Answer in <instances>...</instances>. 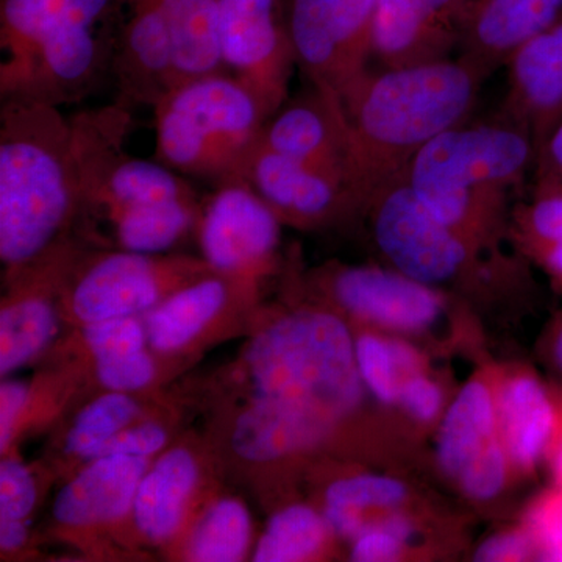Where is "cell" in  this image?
Wrapping results in <instances>:
<instances>
[{
    "label": "cell",
    "instance_id": "1",
    "mask_svg": "<svg viewBox=\"0 0 562 562\" xmlns=\"http://www.w3.org/2000/svg\"><path fill=\"white\" fill-rule=\"evenodd\" d=\"M487 77L464 58L369 69L344 92L349 190L355 205L402 180L416 155L468 122Z\"/></svg>",
    "mask_w": 562,
    "mask_h": 562
},
{
    "label": "cell",
    "instance_id": "2",
    "mask_svg": "<svg viewBox=\"0 0 562 562\" xmlns=\"http://www.w3.org/2000/svg\"><path fill=\"white\" fill-rule=\"evenodd\" d=\"M124 0H0V101L61 106L111 79Z\"/></svg>",
    "mask_w": 562,
    "mask_h": 562
},
{
    "label": "cell",
    "instance_id": "3",
    "mask_svg": "<svg viewBox=\"0 0 562 562\" xmlns=\"http://www.w3.org/2000/svg\"><path fill=\"white\" fill-rule=\"evenodd\" d=\"M79 205L72 116L49 103L0 101V257L38 260Z\"/></svg>",
    "mask_w": 562,
    "mask_h": 562
},
{
    "label": "cell",
    "instance_id": "4",
    "mask_svg": "<svg viewBox=\"0 0 562 562\" xmlns=\"http://www.w3.org/2000/svg\"><path fill=\"white\" fill-rule=\"evenodd\" d=\"M255 401L335 425L357 408L361 376L349 328L330 313L299 312L261 331L247 351Z\"/></svg>",
    "mask_w": 562,
    "mask_h": 562
},
{
    "label": "cell",
    "instance_id": "5",
    "mask_svg": "<svg viewBox=\"0 0 562 562\" xmlns=\"http://www.w3.org/2000/svg\"><path fill=\"white\" fill-rule=\"evenodd\" d=\"M154 111L158 160L217 183L239 176L271 120L249 85L228 70L177 85Z\"/></svg>",
    "mask_w": 562,
    "mask_h": 562
},
{
    "label": "cell",
    "instance_id": "6",
    "mask_svg": "<svg viewBox=\"0 0 562 562\" xmlns=\"http://www.w3.org/2000/svg\"><path fill=\"white\" fill-rule=\"evenodd\" d=\"M535 140L498 117L441 133L416 155L403 180L416 194L506 191L535 171Z\"/></svg>",
    "mask_w": 562,
    "mask_h": 562
},
{
    "label": "cell",
    "instance_id": "7",
    "mask_svg": "<svg viewBox=\"0 0 562 562\" xmlns=\"http://www.w3.org/2000/svg\"><path fill=\"white\" fill-rule=\"evenodd\" d=\"M373 235L395 271L420 283H449L469 271L491 277L476 266V247L443 225L422 205L405 180H397L371 202Z\"/></svg>",
    "mask_w": 562,
    "mask_h": 562
},
{
    "label": "cell",
    "instance_id": "8",
    "mask_svg": "<svg viewBox=\"0 0 562 562\" xmlns=\"http://www.w3.org/2000/svg\"><path fill=\"white\" fill-rule=\"evenodd\" d=\"M379 0H286L295 63L314 88L341 98L369 70Z\"/></svg>",
    "mask_w": 562,
    "mask_h": 562
},
{
    "label": "cell",
    "instance_id": "9",
    "mask_svg": "<svg viewBox=\"0 0 562 562\" xmlns=\"http://www.w3.org/2000/svg\"><path fill=\"white\" fill-rule=\"evenodd\" d=\"M225 68L260 98L269 116L288 101L295 63L286 0H217Z\"/></svg>",
    "mask_w": 562,
    "mask_h": 562
},
{
    "label": "cell",
    "instance_id": "10",
    "mask_svg": "<svg viewBox=\"0 0 562 562\" xmlns=\"http://www.w3.org/2000/svg\"><path fill=\"white\" fill-rule=\"evenodd\" d=\"M438 461L473 501H491L506 482L508 453L498 428L497 403L486 383L471 382L443 417Z\"/></svg>",
    "mask_w": 562,
    "mask_h": 562
},
{
    "label": "cell",
    "instance_id": "11",
    "mask_svg": "<svg viewBox=\"0 0 562 562\" xmlns=\"http://www.w3.org/2000/svg\"><path fill=\"white\" fill-rule=\"evenodd\" d=\"M201 246L206 265L239 273L271 261L280 239V220L243 179L217 183L201 213Z\"/></svg>",
    "mask_w": 562,
    "mask_h": 562
},
{
    "label": "cell",
    "instance_id": "12",
    "mask_svg": "<svg viewBox=\"0 0 562 562\" xmlns=\"http://www.w3.org/2000/svg\"><path fill=\"white\" fill-rule=\"evenodd\" d=\"M111 79L125 109H154L177 87L172 21L158 0H124Z\"/></svg>",
    "mask_w": 562,
    "mask_h": 562
},
{
    "label": "cell",
    "instance_id": "13",
    "mask_svg": "<svg viewBox=\"0 0 562 562\" xmlns=\"http://www.w3.org/2000/svg\"><path fill=\"white\" fill-rule=\"evenodd\" d=\"M472 0H379L372 58L382 68L446 60L460 49Z\"/></svg>",
    "mask_w": 562,
    "mask_h": 562
},
{
    "label": "cell",
    "instance_id": "14",
    "mask_svg": "<svg viewBox=\"0 0 562 562\" xmlns=\"http://www.w3.org/2000/svg\"><path fill=\"white\" fill-rule=\"evenodd\" d=\"M260 143L277 154L344 181L349 188V146L338 95L313 87L308 95L288 105L284 103L266 122Z\"/></svg>",
    "mask_w": 562,
    "mask_h": 562
},
{
    "label": "cell",
    "instance_id": "15",
    "mask_svg": "<svg viewBox=\"0 0 562 562\" xmlns=\"http://www.w3.org/2000/svg\"><path fill=\"white\" fill-rule=\"evenodd\" d=\"M502 120L524 128L536 151L562 122V18L525 43L506 63Z\"/></svg>",
    "mask_w": 562,
    "mask_h": 562
},
{
    "label": "cell",
    "instance_id": "16",
    "mask_svg": "<svg viewBox=\"0 0 562 562\" xmlns=\"http://www.w3.org/2000/svg\"><path fill=\"white\" fill-rule=\"evenodd\" d=\"M236 179H243L271 206L279 220L310 224L342 206L355 205L344 181L277 154L258 140Z\"/></svg>",
    "mask_w": 562,
    "mask_h": 562
},
{
    "label": "cell",
    "instance_id": "17",
    "mask_svg": "<svg viewBox=\"0 0 562 562\" xmlns=\"http://www.w3.org/2000/svg\"><path fill=\"white\" fill-rule=\"evenodd\" d=\"M330 283L347 312L391 330H424L441 314L438 292L398 271L344 268Z\"/></svg>",
    "mask_w": 562,
    "mask_h": 562
},
{
    "label": "cell",
    "instance_id": "18",
    "mask_svg": "<svg viewBox=\"0 0 562 562\" xmlns=\"http://www.w3.org/2000/svg\"><path fill=\"white\" fill-rule=\"evenodd\" d=\"M562 18V0H472L458 57L490 77Z\"/></svg>",
    "mask_w": 562,
    "mask_h": 562
},
{
    "label": "cell",
    "instance_id": "19",
    "mask_svg": "<svg viewBox=\"0 0 562 562\" xmlns=\"http://www.w3.org/2000/svg\"><path fill=\"white\" fill-rule=\"evenodd\" d=\"M165 268L138 251H116L92 262L72 291V310L80 321L131 317L157 303Z\"/></svg>",
    "mask_w": 562,
    "mask_h": 562
},
{
    "label": "cell",
    "instance_id": "20",
    "mask_svg": "<svg viewBox=\"0 0 562 562\" xmlns=\"http://www.w3.org/2000/svg\"><path fill=\"white\" fill-rule=\"evenodd\" d=\"M146 473L144 458L105 454L58 494L54 516L65 525H94L121 519L133 508L136 490Z\"/></svg>",
    "mask_w": 562,
    "mask_h": 562
},
{
    "label": "cell",
    "instance_id": "21",
    "mask_svg": "<svg viewBox=\"0 0 562 562\" xmlns=\"http://www.w3.org/2000/svg\"><path fill=\"white\" fill-rule=\"evenodd\" d=\"M495 403L509 460L524 471H532L552 449L560 405L546 384L531 373L512 376L503 384Z\"/></svg>",
    "mask_w": 562,
    "mask_h": 562
},
{
    "label": "cell",
    "instance_id": "22",
    "mask_svg": "<svg viewBox=\"0 0 562 562\" xmlns=\"http://www.w3.org/2000/svg\"><path fill=\"white\" fill-rule=\"evenodd\" d=\"M331 428L319 417L254 402L236 422L232 443L244 460L272 461L316 446Z\"/></svg>",
    "mask_w": 562,
    "mask_h": 562
},
{
    "label": "cell",
    "instance_id": "23",
    "mask_svg": "<svg viewBox=\"0 0 562 562\" xmlns=\"http://www.w3.org/2000/svg\"><path fill=\"white\" fill-rule=\"evenodd\" d=\"M198 482V464L188 450L162 454L144 473L133 502L136 527L151 541H165L177 531L188 498Z\"/></svg>",
    "mask_w": 562,
    "mask_h": 562
},
{
    "label": "cell",
    "instance_id": "24",
    "mask_svg": "<svg viewBox=\"0 0 562 562\" xmlns=\"http://www.w3.org/2000/svg\"><path fill=\"white\" fill-rule=\"evenodd\" d=\"M228 286L221 279H203L181 288L162 302L147 322L155 349L177 350L187 346L225 305Z\"/></svg>",
    "mask_w": 562,
    "mask_h": 562
},
{
    "label": "cell",
    "instance_id": "25",
    "mask_svg": "<svg viewBox=\"0 0 562 562\" xmlns=\"http://www.w3.org/2000/svg\"><path fill=\"white\" fill-rule=\"evenodd\" d=\"M57 333V313L43 297L11 303L0 314V372L14 371L38 355Z\"/></svg>",
    "mask_w": 562,
    "mask_h": 562
},
{
    "label": "cell",
    "instance_id": "26",
    "mask_svg": "<svg viewBox=\"0 0 562 562\" xmlns=\"http://www.w3.org/2000/svg\"><path fill=\"white\" fill-rule=\"evenodd\" d=\"M325 517L310 506L294 505L272 517L255 550L257 562H294L308 560L327 536Z\"/></svg>",
    "mask_w": 562,
    "mask_h": 562
},
{
    "label": "cell",
    "instance_id": "27",
    "mask_svg": "<svg viewBox=\"0 0 562 562\" xmlns=\"http://www.w3.org/2000/svg\"><path fill=\"white\" fill-rule=\"evenodd\" d=\"M249 542V513L243 503L227 498L203 514L192 535L190 557L199 562L239 561Z\"/></svg>",
    "mask_w": 562,
    "mask_h": 562
},
{
    "label": "cell",
    "instance_id": "28",
    "mask_svg": "<svg viewBox=\"0 0 562 562\" xmlns=\"http://www.w3.org/2000/svg\"><path fill=\"white\" fill-rule=\"evenodd\" d=\"M138 413V406L128 395L114 391L95 398L77 416L66 439V450L77 457H99L103 447L124 430Z\"/></svg>",
    "mask_w": 562,
    "mask_h": 562
},
{
    "label": "cell",
    "instance_id": "29",
    "mask_svg": "<svg viewBox=\"0 0 562 562\" xmlns=\"http://www.w3.org/2000/svg\"><path fill=\"white\" fill-rule=\"evenodd\" d=\"M516 217L532 257L562 244V181L535 180L532 199L519 206Z\"/></svg>",
    "mask_w": 562,
    "mask_h": 562
},
{
    "label": "cell",
    "instance_id": "30",
    "mask_svg": "<svg viewBox=\"0 0 562 562\" xmlns=\"http://www.w3.org/2000/svg\"><path fill=\"white\" fill-rule=\"evenodd\" d=\"M355 358L361 382L369 391L382 403L398 402L402 384L408 376L403 371L395 341L362 335L355 342Z\"/></svg>",
    "mask_w": 562,
    "mask_h": 562
},
{
    "label": "cell",
    "instance_id": "31",
    "mask_svg": "<svg viewBox=\"0 0 562 562\" xmlns=\"http://www.w3.org/2000/svg\"><path fill=\"white\" fill-rule=\"evenodd\" d=\"M405 498V484L398 480L357 475L333 483L325 495V506H338L366 517L369 509H395Z\"/></svg>",
    "mask_w": 562,
    "mask_h": 562
},
{
    "label": "cell",
    "instance_id": "32",
    "mask_svg": "<svg viewBox=\"0 0 562 562\" xmlns=\"http://www.w3.org/2000/svg\"><path fill=\"white\" fill-rule=\"evenodd\" d=\"M83 336L95 360L136 353L146 346L143 327L133 316L91 322L85 327Z\"/></svg>",
    "mask_w": 562,
    "mask_h": 562
},
{
    "label": "cell",
    "instance_id": "33",
    "mask_svg": "<svg viewBox=\"0 0 562 562\" xmlns=\"http://www.w3.org/2000/svg\"><path fill=\"white\" fill-rule=\"evenodd\" d=\"M528 522L538 557L543 561L562 562V487L557 486L532 506Z\"/></svg>",
    "mask_w": 562,
    "mask_h": 562
},
{
    "label": "cell",
    "instance_id": "34",
    "mask_svg": "<svg viewBox=\"0 0 562 562\" xmlns=\"http://www.w3.org/2000/svg\"><path fill=\"white\" fill-rule=\"evenodd\" d=\"M95 372L103 386L111 391L127 392L149 384L155 375V366L146 350H143L121 357L98 358Z\"/></svg>",
    "mask_w": 562,
    "mask_h": 562
},
{
    "label": "cell",
    "instance_id": "35",
    "mask_svg": "<svg viewBox=\"0 0 562 562\" xmlns=\"http://www.w3.org/2000/svg\"><path fill=\"white\" fill-rule=\"evenodd\" d=\"M36 490L31 472L14 460L0 465V519L24 520L35 506Z\"/></svg>",
    "mask_w": 562,
    "mask_h": 562
},
{
    "label": "cell",
    "instance_id": "36",
    "mask_svg": "<svg viewBox=\"0 0 562 562\" xmlns=\"http://www.w3.org/2000/svg\"><path fill=\"white\" fill-rule=\"evenodd\" d=\"M398 402L414 419L431 422L441 413L443 394L432 380L416 373L403 382Z\"/></svg>",
    "mask_w": 562,
    "mask_h": 562
},
{
    "label": "cell",
    "instance_id": "37",
    "mask_svg": "<svg viewBox=\"0 0 562 562\" xmlns=\"http://www.w3.org/2000/svg\"><path fill=\"white\" fill-rule=\"evenodd\" d=\"M166 443V431L160 425L143 424L136 427L122 430L99 453L125 454V457L146 458L157 453ZM98 457V458H99Z\"/></svg>",
    "mask_w": 562,
    "mask_h": 562
},
{
    "label": "cell",
    "instance_id": "38",
    "mask_svg": "<svg viewBox=\"0 0 562 562\" xmlns=\"http://www.w3.org/2000/svg\"><path fill=\"white\" fill-rule=\"evenodd\" d=\"M405 543L387 530L382 522L371 524L358 538L351 549V560L358 562H390L398 560Z\"/></svg>",
    "mask_w": 562,
    "mask_h": 562
},
{
    "label": "cell",
    "instance_id": "39",
    "mask_svg": "<svg viewBox=\"0 0 562 562\" xmlns=\"http://www.w3.org/2000/svg\"><path fill=\"white\" fill-rule=\"evenodd\" d=\"M538 554L536 550L535 538L530 530L503 532L494 536L482 543L476 552V561L483 562H503V561H525Z\"/></svg>",
    "mask_w": 562,
    "mask_h": 562
},
{
    "label": "cell",
    "instance_id": "40",
    "mask_svg": "<svg viewBox=\"0 0 562 562\" xmlns=\"http://www.w3.org/2000/svg\"><path fill=\"white\" fill-rule=\"evenodd\" d=\"M29 391L24 384L16 382L2 383L0 387V449L5 450L13 435L18 416L27 403Z\"/></svg>",
    "mask_w": 562,
    "mask_h": 562
},
{
    "label": "cell",
    "instance_id": "41",
    "mask_svg": "<svg viewBox=\"0 0 562 562\" xmlns=\"http://www.w3.org/2000/svg\"><path fill=\"white\" fill-rule=\"evenodd\" d=\"M532 179L562 181V122L538 147Z\"/></svg>",
    "mask_w": 562,
    "mask_h": 562
},
{
    "label": "cell",
    "instance_id": "42",
    "mask_svg": "<svg viewBox=\"0 0 562 562\" xmlns=\"http://www.w3.org/2000/svg\"><path fill=\"white\" fill-rule=\"evenodd\" d=\"M27 539L24 520L0 519V547L3 550L20 549Z\"/></svg>",
    "mask_w": 562,
    "mask_h": 562
},
{
    "label": "cell",
    "instance_id": "43",
    "mask_svg": "<svg viewBox=\"0 0 562 562\" xmlns=\"http://www.w3.org/2000/svg\"><path fill=\"white\" fill-rule=\"evenodd\" d=\"M547 358L554 372L562 379V316L553 325L547 341Z\"/></svg>",
    "mask_w": 562,
    "mask_h": 562
},
{
    "label": "cell",
    "instance_id": "44",
    "mask_svg": "<svg viewBox=\"0 0 562 562\" xmlns=\"http://www.w3.org/2000/svg\"><path fill=\"white\" fill-rule=\"evenodd\" d=\"M552 462V473L557 486L562 487V408L560 406V422H558L557 435H554L552 449L549 452Z\"/></svg>",
    "mask_w": 562,
    "mask_h": 562
}]
</instances>
